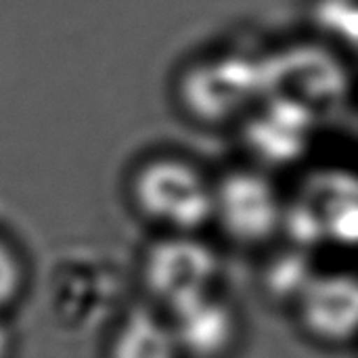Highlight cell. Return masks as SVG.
<instances>
[{
  "label": "cell",
  "mask_w": 358,
  "mask_h": 358,
  "mask_svg": "<svg viewBox=\"0 0 358 358\" xmlns=\"http://www.w3.org/2000/svg\"><path fill=\"white\" fill-rule=\"evenodd\" d=\"M214 214L241 241H262L275 233L283 212L275 187L260 174H229L214 191Z\"/></svg>",
  "instance_id": "cell-4"
},
{
  "label": "cell",
  "mask_w": 358,
  "mask_h": 358,
  "mask_svg": "<svg viewBox=\"0 0 358 358\" xmlns=\"http://www.w3.org/2000/svg\"><path fill=\"white\" fill-rule=\"evenodd\" d=\"M218 273L214 252L189 237L162 239L145 256L143 275L151 294L174 306L210 292Z\"/></svg>",
  "instance_id": "cell-3"
},
{
  "label": "cell",
  "mask_w": 358,
  "mask_h": 358,
  "mask_svg": "<svg viewBox=\"0 0 358 358\" xmlns=\"http://www.w3.org/2000/svg\"><path fill=\"white\" fill-rule=\"evenodd\" d=\"M170 308L176 346L199 358L216 357L229 348L235 336V313L224 300L206 292Z\"/></svg>",
  "instance_id": "cell-5"
},
{
  "label": "cell",
  "mask_w": 358,
  "mask_h": 358,
  "mask_svg": "<svg viewBox=\"0 0 358 358\" xmlns=\"http://www.w3.org/2000/svg\"><path fill=\"white\" fill-rule=\"evenodd\" d=\"M313 277H315V273L310 271L306 258L302 254L294 252V254H285L277 262H273L266 281L275 296H279V298L292 296L294 300H298V296L302 294V289L308 285V281Z\"/></svg>",
  "instance_id": "cell-11"
},
{
  "label": "cell",
  "mask_w": 358,
  "mask_h": 358,
  "mask_svg": "<svg viewBox=\"0 0 358 358\" xmlns=\"http://www.w3.org/2000/svg\"><path fill=\"white\" fill-rule=\"evenodd\" d=\"M266 92L275 90L279 99L300 105L323 101L340 90V67L325 52L296 50L277 63H264Z\"/></svg>",
  "instance_id": "cell-7"
},
{
  "label": "cell",
  "mask_w": 358,
  "mask_h": 358,
  "mask_svg": "<svg viewBox=\"0 0 358 358\" xmlns=\"http://www.w3.org/2000/svg\"><path fill=\"white\" fill-rule=\"evenodd\" d=\"M189 107L208 120L231 117L266 92L264 63L220 57L193 67L182 84Z\"/></svg>",
  "instance_id": "cell-2"
},
{
  "label": "cell",
  "mask_w": 358,
  "mask_h": 358,
  "mask_svg": "<svg viewBox=\"0 0 358 358\" xmlns=\"http://www.w3.org/2000/svg\"><path fill=\"white\" fill-rule=\"evenodd\" d=\"M138 208L153 220L176 231L201 227L214 214V191L187 162L155 159L141 168L134 180Z\"/></svg>",
  "instance_id": "cell-1"
},
{
  "label": "cell",
  "mask_w": 358,
  "mask_h": 358,
  "mask_svg": "<svg viewBox=\"0 0 358 358\" xmlns=\"http://www.w3.org/2000/svg\"><path fill=\"white\" fill-rule=\"evenodd\" d=\"M172 329L145 308L132 310L113 340V358H174Z\"/></svg>",
  "instance_id": "cell-10"
},
{
  "label": "cell",
  "mask_w": 358,
  "mask_h": 358,
  "mask_svg": "<svg viewBox=\"0 0 358 358\" xmlns=\"http://www.w3.org/2000/svg\"><path fill=\"white\" fill-rule=\"evenodd\" d=\"M306 327L327 340H346L357 327L358 289L350 275L313 277L298 296Z\"/></svg>",
  "instance_id": "cell-6"
},
{
  "label": "cell",
  "mask_w": 358,
  "mask_h": 358,
  "mask_svg": "<svg viewBox=\"0 0 358 358\" xmlns=\"http://www.w3.org/2000/svg\"><path fill=\"white\" fill-rule=\"evenodd\" d=\"M23 285V271L17 254L0 239V308L10 304Z\"/></svg>",
  "instance_id": "cell-12"
},
{
  "label": "cell",
  "mask_w": 358,
  "mask_h": 358,
  "mask_svg": "<svg viewBox=\"0 0 358 358\" xmlns=\"http://www.w3.org/2000/svg\"><path fill=\"white\" fill-rule=\"evenodd\" d=\"M317 222L323 239L352 245L357 239V185L352 176L327 174L317 178L298 201Z\"/></svg>",
  "instance_id": "cell-9"
},
{
  "label": "cell",
  "mask_w": 358,
  "mask_h": 358,
  "mask_svg": "<svg viewBox=\"0 0 358 358\" xmlns=\"http://www.w3.org/2000/svg\"><path fill=\"white\" fill-rule=\"evenodd\" d=\"M310 138V109L289 99L273 101L260 117L252 122V147L273 159L287 162L298 157Z\"/></svg>",
  "instance_id": "cell-8"
},
{
  "label": "cell",
  "mask_w": 358,
  "mask_h": 358,
  "mask_svg": "<svg viewBox=\"0 0 358 358\" xmlns=\"http://www.w3.org/2000/svg\"><path fill=\"white\" fill-rule=\"evenodd\" d=\"M6 352H8V331L0 323V358L6 357Z\"/></svg>",
  "instance_id": "cell-13"
}]
</instances>
